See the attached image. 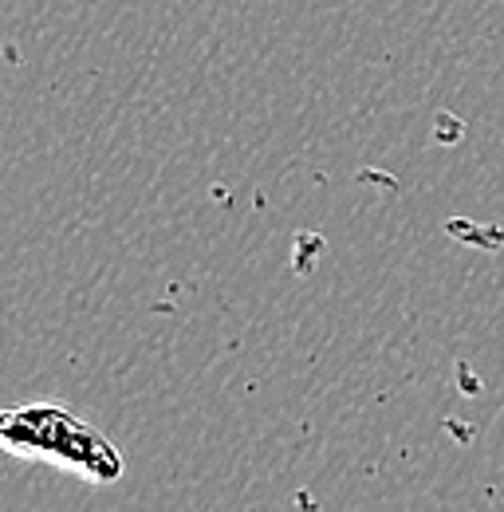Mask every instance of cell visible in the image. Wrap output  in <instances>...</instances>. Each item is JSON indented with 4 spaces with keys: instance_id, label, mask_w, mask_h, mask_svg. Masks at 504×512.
<instances>
[{
    "instance_id": "obj_1",
    "label": "cell",
    "mask_w": 504,
    "mask_h": 512,
    "mask_svg": "<svg viewBox=\"0 0 504 512\" xmlns=\"http://www.w3.org/2000/svg\"><path fill=\"white\" fill-rule=\"evenodd\" d=\"M0 449L24 461L63 469L91 485H115L126 473L115 442L95 422L60 402L0 406Z\"/></svg>"
}]
</instances>
